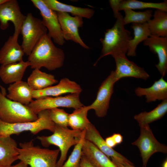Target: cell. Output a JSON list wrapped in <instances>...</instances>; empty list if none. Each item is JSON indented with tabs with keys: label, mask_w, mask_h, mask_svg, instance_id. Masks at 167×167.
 I'll return each instance as SVG.
<instances>
[{
	"label": "cell",
	"mask_w": 167,
	"mask_h": 167,
	"mask_svg": "<svg viewBox=\"0 0 167 167\" xmlns=\"http://www.w3.org/2000/svg\"><path fill=\"white\" fill-rule=\"evenodd\" d=\"M125 16L123 17L125 25L132 23H142L147 22L152 16V11L147 10L144 11H135L131 9L123 10Z\"/></svg>",
	"instance_id": "31"
},
{
	"label": "cell",
	"mask_w": 167,
	"mask_h": 167,
	"mask_svg": "<svg viewBox=\"0 0 167 167\" xmlns=\"http://www.w3.org/2000/svg\"><path fill=\"white\" fill-rule=\"evenodd\" d=\"M84 138L92 143L109 158H114L121 162L133 164L125 156L109 147L99 132L91 122L85 130Z\"/></svg>",
	"instance_id": "17"
},
{
	"label": "cell",
	"mask_w": 167,
	"mask_h": 167,
	"mask_svg": "<svg viewBox=\"0 0 167 167\" xmlns=\"http://www.w3.org/2000/svg\"><path fill=\"white\" fill-rule=\"evenodd\" d=\"M155 8L167 11V1L160 3L145 2L136 0H121L119 6V11L126 9Z\"/></svg>",
	"instance_id": "30"
},
{
	"label": "cell",
	"mask_w": 167,
	"mask_h": 167,
	"mask_svg": "<svg viewBox=\"0 0 167 167\" xmlns=\"http://www.w3.org/2000/svg\"><path fill=\"white\" fill-rule=\"evenodd\" d=\"M134 31V38L129 41L126 54L128 56H136V50L138 44L149 37L150 34L147 22L132 23L131 26Z\"/></svg>",
	"instance_id": "26"
},
{
	"label": "cell",
	"mask_w": 167,
	"mask_h": 167,
	"mask_svg": "<svg viewBox=\"0 0 167 167\" xmlns=\"http://www.w3.org/2000/svg\"><path fill=\"white\" fill-rule=\"evenodd\" d=\"M116 68L113 71V78L115 83L120 79L132 77L147 80L150 75L144 70L133 62L128 60L126 56L113 57Z\"/></svg>",
	"instance_id": "14"
},
{
	"label": "cell",
	"mask_w": 167,
	"mask_h": 167,
	"mask_svg": "<svg viewBox=\"0 0 167 167\" xmlns=\"http://www.w3.org/2000/svg\"><path fill=\"white\" fill-rule=\"evenodd\" d=\"M111 136L117 145L121 144L123 141V137L119 133H114Z\"/></svg>",
	"instance_id": "38"
},
{
	"label": "cell",
	"mask_w": 167,
	"mask_h": 167,
	"mask_svg": "<svg viewBox=\"0 0 167 167\" xmlns=\"http://www.w3.org/2000/svg\"><path fill=\"white\" fill-rule=\"evenodd\" d=\"M162 167H167V160H165L163 162Z\"/></svg>",
	"instance_id": "40"
},
{
	"label": "cell",
	"mask_w": 167,
	"mask_h": 167,
	"mask_svg": "<svg viewBox=\"0 0 167 167\" xmlns=\"http://www.w3.org/2000/svg\"><path fill=\"white\" fill-rule=\"evenodd\" d=\"M49 110L50 118L55 124L64 127L68 126L69 113L63 109L56 108Z\"/></svg>",
	"instance_id": "33"
},
{
	"label": "cell",
	"mask_w": 167,
	"mask_h": 167,
	"mask_svg": "<svg viewBox=\"0 0 167 167\" xmlns=\"http://www.w3.org/2000/svg\"><path fill=\"white\" fill-rule=\"evenodd\" d=\"M58 80L54 75L34 69L28 77L27 83L33 90H41L57 84Z\"/></svg>",
	"instance_id": "25"
},
{
	"label": "cell",
	"mask_w": 167,
	"mask_h": 167,
	"mask_svg": "<svg viewBox=\"0 0 167 167\" xmlns=\"http://www.w3.org/2000/svg\"><path fill=\"white\" fill-rule=\"evenodd\" d=\"M6 0H0V4L5 2Z\"/></svg>",
	"instance_id": "41"
},
{
	"label": "cell",
	"mask_w": 167,
	"mask_h": 167,
	"mask_svg": "<svg viewBox=\"0 0 167 167\" xmlns=\"http://www.w3.org/2000/svg\"><path fill=\"white\" fill-rule=\"evenodd\" d=\"M167 112V99L162 101L155 108L150 111H144L134 116L139 126L149 124L163 117Z\"/></svg>",
	"instance_id": "28"
},
{
	"label": "cell",
	"mask_w": 167,
	"mask_h": 167,
	"mask_svg": "<svg viewBox=\"0 0 167 167\" xmlns=\"http://www.w3.org/2000/svg\"><path fill=\"white\" fill-rule=\"evenodd\" d=\"M135 93L138 96H144L147 103L162 101L167 99V82L162 77L148 88L138 87L135 89Z\"/></svg>",
	"instance_id": "19"
},
{
	"label": "cell",
	"mask_w": 167,
	"mask_h": 167,
	"mask_svg": "<svg viewBox=\"0 0 167 167\" xmlns=\"http://www.w3.org/2000/svg\"><path fill=\"white\" fill-rule=\"evenodd\" d=\"M153 16L147 22L151 35L167 37V11L156 9Z\"/></svg>",
	"instance_id": "27"
},
{
	"label": "cell",
	"mask_w": 167,
	"mask_h": 167,
	"mask_svg": "<svg viewBox=\"0 0 167 167\" xmlns=\"http://www.w3.org/2000/svg\"><path fill=\"white\" fill-rule=\"evenodd\" d=\"M83 154L95 167H117L110 159L91 142L84 139Z\"/></svg>",
	"instance_id": "22"
},
{
	"label": "cell",
	"mask_w": 167,
	"mask_h": 167,
	"mask_svg": "<svg viewBox=\"0 0 167 167\" xmlns=\"http://www.w3.org/2000/svg\"><path fill=\"white\" fill-rule=\"evenodd\" d=\"M111 160L117 167H135L134 164L121 162L113 158H111Z\"/></svg>",
	"instance_id": "36"
},
{
	"label": "cell",
	"mask_w": 167,
	"mask_h": 167,
	"mask_svg": "<svg viewBox=\"0 0 167 167\" xmlns=\"http://www.w3.org/2000/svg\"><path fill=\"white\" fill-rule=\"evenodd\" d=\"M79 95L73 93L64 96L46 97L32 100L28 106L37 115L43 110L61 107L76 109L84 105L80 101Z\"/></svg>",
	"instance_id": "8"
},
{
	"label": "cell",
	"mask_w": 167,
	"mask_h": 167,
	"mask_svg": "<svg viewBox=\"0 0 167 167\" xmlns=\"http://www.w3.org/2000/svg\"><path fill=\"white\" fill-rule=\"evenodd\" d=\"M42 0L49 8L57 12L70 13L74 16H79L88 19L92 18L95 12L93 10L90 8L68 5L57 0Z\"/></svg>",
	"instance_id": "24"
},
{
	"label": "cell",
	"mask_w": 167,
	"mask_h": 167,
	"mask_svg": "<svg viewBox=\"0 0 167 167\" xmlns=\"http://www.w3.org/2000/svg\"><path fill=\"white\" fill-rule=\"evenodd\" d=\"M140 127V135L138 139L131 143L139 148L142 158L143 166L146 167L150 157L156 152L167 153L166 145L159 143L154 136L149 124Z\"/></svg>",
	"instance_id": "9"
},
{
	"label": "cell",
	"mask_w": 167,
	"mask_h": 167,
	"mask_svg": "<svg viewBox=\"0 0 167 167\" xmlns=\"http://www.w3.org/2000/svg\"><path fill=\"white\" fill-rule=\"evenodd\" d=\"M28 61L20 62L0 66V78L5 84H11L22 81L27 68L30 66Z\"/></svg>",
	"instance_id": "20"
},
{
	"label": "cell",
	"mask_w": 167,
	"mask_h": 167,
	"mask_svg": "<svg viewBox=\"0 0 167 167\" xmlns=\"http://www.w3.org/2000/svg\"><path fill=\"white\" fill-rule=\"evenodd\" d=\"M83 131L55 125L52 135L38 136L36 138L44 147L47 148L50 145H54L58 148L60 156L57 161L56 167H61L66 160L69 150L79 142Z\"/></svg>",
	"instance_id": "3"
},
{
	"label": "cell",
	"mask_w": 167,
	"mask_h": 167,
	"mask_svg": "<svg viewBox=\"0 0 167 167\" xmlns=\"http://www.w3.org/2000/svg\"><path fill=\"white\" fill-rule=\"evenodd\" d=\"M123 17L120 12L113 26L107 29L104 37L100 39L102 49L100 55L94 65L100 59L108 55H111L113 58L126 56L129 41L132 37L130 32L124 27Z\"/></svg>",
	"instance_id": "2"
},
{
	"label": "cell",
	"mask_w": 167,
	"mask_h": 167,
	"mask_svg": "<svg viewBox=\"0 0 167 167\" xmlns=\"http://www.w3.org/2000/svg\"><path fill=\"white\" fill-rule=\"evenodd\" d=\"M18 160L30 167H56L59 149L51 150L34 145L33 141L19 144Z\"/></svg>",
	"instance_id": "4"
},
{
	"label": "cell",
	"mask_w": 167,
	"mask_h": 167,
	"mask_svg": "<svg viewBox=\"0 0 167 167\" xmlns=\"http://www.w3.org/2000/svg\"><path fill=\"white\" fill-rule=\"evenodd\" d=\"M115 83L112 71L99 87L95 100L89 105L90 110L93 109L97 117L103 118L106 115Z\"/></svg>",
	"instance_id": "12"
},
{
	"label": "cell",
	"mask_w": 167,
	"mask_h": 167,
	"mask_svg": "<svg viewBox=\"0 0 167 167\" xmlns=\"http://www.w3.org/2000/svg\"><path fill=\"white\" fill-rule=\"evenodd\" d=\"M85 130L83 131L80 140L75 145L68 159L61 167H79L80 160L83 155L82 149L85 139Z\"/></svg>",
	"instance_id": "32"
},
{
	"label": "cell",
	"mask_w": 167,
	"mask_h": 167,
	"mask_svg": "<svg viewBox=\"0 0 167 167\" xmlns=\"http://www.w3.org/2000/svg\"><path fill=\"white\" fill-rule=\"evenodd\" d=\"M1 85L0 84V87H1Z\"/></svg>",
	"instance_id": "42"
},
{
	"label": "cell",
	"mask_w": 167,
	"mask_h": 167,
	"mask_svg": "<svg viewBox=\"0 0 167 167\" xmlns=\"http://www.w3.org/2000/svg\"><path fill=\"white\" fill-rule=\"evenodd\" d=\"M34 6L39 10L42 23L48 31L49 36L57 44L62 45L65 43L62 30L56 12L49 8L42 0H31Z\"/></svg>",
	"instance_id": "10"
},
{
	"label": "cell",
	"mask_w": 167,
	"mask_h": 167,
	"mask_svg": "<svg viewBox=\"0 0 167 167\" xmlns=\"http://www.w3.org/2000/svg\"><path fill=\"white\" fill-rule=\"evenodd\" d=\"M62 49L55 46L47 33L44 36L28 56L32 69L44 67L50 71L62 66L65 60Z\"/></svg>",
	"instance_id": "1"
},
{
	"label": "cell",
	"mask_w": 167,
	"mask_h": 167,
	"mask_svg": "<svg viewBox=\"0 0 167 167\" xmlns=\"http://www.w3.org/2000/svg\"><path fill=\"white\" fill-rule=\"evenodd\" d=\"M82 91L80 85L67 78L61 79L57 85L40 90H33V98L36 100L50 96L56 97L70 93H80Z\"/></svg>",
	"instance_id": "15"
},
{
	"label": "cell",
	"mask_w": 167,
	"mask_h": 167,
	"mask_svg": "<svg viewBox=\"0 0 167 167\" xmlns=\"http://www.w3.org/2000/svg\"><path fill=\"white\" fill-rule=\"evenodd\" d=\"M37 115V119L31 122L9 123L0 119V136L18 135L22 132L27 131L34 135L44 130H48L53 132L55 124L50 118L49 110L41 111Z\"/></svg>",
	"instance_id": "5"
},
{
	"label": "cell",
	"mask_w": 167,
	"mask_h": 167,
	"mask_svg": "<svg viewBox=\"0 0 167 167\" xmlns=\"http://www.w3.org/2000/svg\"><path fill=\"white\" fill-rule=\"evenodd\" d=\"M105 141L107 145L110 148H113L117 145L112 136L106 138Z\"/></svg>",
	"instance_id": "37"
},
{
	"label": "cell",
	"mask_w": 167,
	"mask_h": 167,
	"mask_svg": "<svg viewBox=\"0 0 167 167\" xmlns=\"http://www.w3.org/2000/svg\"><path fill=\"white\" fill-rule=\"evenodd\" d=\"M121 0H110L109 1L110 5L112 9L114 17L116 18L119 14V6Z\"/></svg>",
	"instance_id": "34"
},
{
	"label": "cell",
	"mask_w": 167,
	"mask_h": 167,
	"mask_svg": "<svg viewBox=\"0 0 167 167\" xmlns=\"http://www.w3.org/2000/svg\"><path fill=\"white\" fill-rule=\"evenodd\" d=\"M18 37L9 36L0 49V64H6L17 62L23 60L25 54L18 42Z\"/></svg>",
	"instance_id": "18"
},
{
	"label": "cell",
	"mask_w": 167,
	"mask_h": 167,
	"mask_svg": "<svg viewBox=\"0 0 167 167\" xmlns=\"http://www.w3.org/2000/svg\"><path fill=\"white\" fill-rule=\"evenodd\" d=\"M9 167H28V166L25 163L20 161L17 164L13 165H11Z\"/></svg>",
	"instance_id": "39"
},
{
	"label": "cell",
	"mask_w": 167,
	"mask_h": 167,
	"mask_svg": "<svg viewBox=\"0 0 167 167\" xmlns=\"http://www.w3.org/2000/svg\"><path fill=\"white\" fill-rule=\"evenodd\" d=\"M32 90L27 82L22 80L10 84L6 96L11 100L28 105L33 100Z\"/></svg>",
	"instance_id": "23"
},
{
	"label": "cell",
	"mask_w": 167,
	"mask_h": 167,
	"mask_svg": "<svg viewBox=\"0 0 167 167\" xmlns=\"http://www.w3.org/2000/svg\"><path fill=\"white\" fill-rule=\"evenodd\" d=\"M89 105L84 106L75 109L69 114L68 126L71 129L83 131L85 130L90 122L87 118V113L90 110Z\"/></svg>",
	"instance_id": "29"
},
{
	"label": "cell",
	"mask_w": 167,
	"mask_h": 167,
	"mask_svg": "<svg viewBox=\"0 0 167 167\" xmlns=\"http://www.w3.org/2000/svg\"><path fill=\"white\" fill-rule=\"evenodd\" d=\"M143 44L157 55L159 62L155 66L162 77H164L167 71V37L151 35L143 41Z\"/></svg>",
	"instance_id": "16"
},
{
	"label": "cell",
	"mask_w": 167,
	"mask_h": 167,
	"mask_svg": "<svg viewBox=\"0 0 167 167\" xmlns=\"http://www.w3.org/2000/svg\"><path fill=\"white\" fill-rule=\"evenodd\" d=\"M26 15L21 12L19 4L16 0H6L0 4V28L2 30L9 26L12 22L15 28L13 36L18 37L22 24Z\"/></svg>",
	"instance_id": "11"
},
{
	"label": "cell",
	"mask_w": 167,
	"mask_h": 167,
	"mask_svg": "<svg viewBox=\"0 0 167 167\" xmlns=\"http://www.w3.org/2000/svg\"><path fill=\"white\" fill-rule=\"evenodd\" d=\"M57 13L64 40L72 41L85 49H89V47L81 39L79 32V28L83 26V18L71 16L66 12Z\"/></svg>",
	"instance_id": "13"
},
{
	"label": "cell",
	"mask_w": 167,
	"mask_h": 167,
	"mask_svg": "<svg viewBox=\"0 0 167 167\" xmlns=\"http://www.w3.org/2000/svg\"><path fill=\"white\" fill-rule=\"evenodd\" d=\"M47 31L42 20L34 17L31 13L27 14L20 30L22 36L21 46L25 54L29 56L42 37L47 34Z\"/></svg>",
	"instance_id": "7"
},
{
	"label": "cell",
	"mask_w": 167,
	"mask_h": 167,
	"mask_svg": "<svg viewBox=\"0 0 167 167\" xmlns=\"http://www.w3.org/2000/svg\"><path fill=\"white\" fill-rule=\"evenodd\" d=\"M19 148L11 136H0V167H9L18 160Z\"/></svg>",
	"instance_id": "21"
},
{
	"label": "cell",
	"mask_w": 167,
	"mask_h": 167,
	"mask_svg": "<svg viewBox=\"0 0 167 167\" xmlns=\"http://www.w3.org/2000/svg\"><path fill=\"white\" fill-rule=\"evenodd\" d=\"M79 167H95L83 154L80 160Z\"/></svg>",
	"instance_id": "35"
},
{
	"label": "cell",
	"mask_w": 167,
	"mask_h": 167,
	"mask_svg": "<svg viewBox=\"0 0 167 167\" xmlns=\"http://www.w3.org/2000/svg\"><path fill=\"white\" fill-rule=\"evenodd\" d=\"M38 118L28 106L11 100L0 90V119L9 123L33 122Z\"/></svg>",
	"instance_id": "6"
}]
</instances>
